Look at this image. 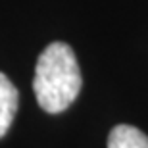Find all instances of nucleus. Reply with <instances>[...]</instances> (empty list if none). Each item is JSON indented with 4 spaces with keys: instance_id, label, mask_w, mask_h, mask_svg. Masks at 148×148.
<instances>
[{
    "instance_id": "nucleus-1",
    "label": "nucleus",
    "mask_w": 148,
    "mask_h": 148,
    "mask_svg": "<svg viewBox=\"0 0 148 148\" xmlns=\"http://www.w3.org/2000/svg\"><path fill=\"white\" fill-rule=\"evenodd\" d=\"M33 90L38 106L48 114H60L71 106L81 90V71L71 46L52 42L38 56Z\"/></svg>"
},
{
    "instance_id": "nucleus-2",
    "label": "nucleus",
    "mask_w": 148,
    "mask_h": 148,
    "mask_svg": "<svg viewBox=\"0 0 148 148\" xmlns=\"http://www.w3.org/2000/svg\"><path fill=\"white\" fill-rule=\"evenodd\" d=\"M17 88L4 73H0V138L10 131L17 112Z\"/></svg>"
},
{
    "instance_id": "nucleus-3",
    "label": "nucleus",
    "mask_w": 148,
    "mask_h": 148,
    "mask_svg": "<svg viewBox=\"0 0 148 148\" xmlns=\"http://www.w3.org/2000/svg\"><path fill=\"white\" fill-rule=\"evenodd\" d=\"M108 148H148V137L133 125H117L108 137Z\"/></svg>"
}]
</instances>
